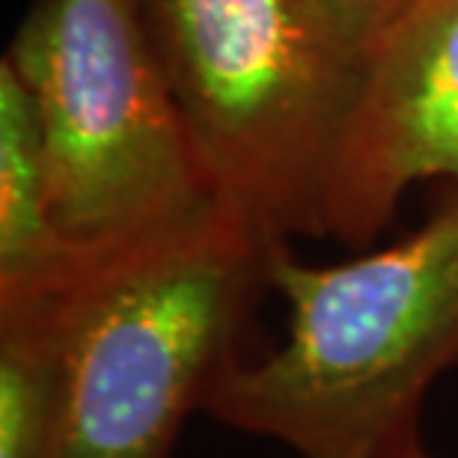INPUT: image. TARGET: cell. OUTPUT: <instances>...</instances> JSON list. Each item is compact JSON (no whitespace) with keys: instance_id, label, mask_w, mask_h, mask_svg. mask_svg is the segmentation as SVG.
<instances>
[{"instance_id":"obj_1","label":"cell","mask_w":458,"mask_h":458,"mask_svg":"<svg viewBox=\"0 0 458 458\" xmlns=\"http://www.w3.org/2000/svg\"><path fill=\"white\" fill-rule=\"evenodd\" d=\"M277 244L215 199L152 235L89 250L45 292L66 352L51 458H170L185 420L244 360Z\"/></svg>"},{"instance_id":"obj_2","label":"cell","mask_w":458,"mask_h":458,"mask_svg":"<svg viewBox=\"0 0 458 458\" xmlns=\"http://www.w3.org/2000/svg\"><path fill=\"white\" fill-rule=\"evenodd\" d=\"M286 340L238 360L206 405L217 423L301 458H348L417 432L426 393L458 369V194L381 250L336 265L274 247Z\"/></svg>"},{"instance_id":"obj_3","label":"cell","mask_w":458,"mask_h":458,"mask_svg":"<svg viewBox=\"0 0 458 458\" xmlns=\"http://www.w3.org/2000/svg\"><path fill=\"white\" fill-rule=\"evenodd\" d=\"M208 191L265 235L325 238V194L360 72L295 0H137Z\"/></svg>"},{"instance_id":"obj_4","label":"cell","mask_w":458,"mask_h":458,"mask_svg":"<svg viewBox=\"0 0 458 458\" xmlns=\"http://www.w3.org/2000/svg\"><path fill=\"white\" fill-rule=\"evenodd\" d=\"M30 89L51 208L105 250L215 203L137 0H33L6 51Z\"/></svg>"},{"instance_id":"obj_5","label":"cell","mask_w":458,"mask_h":458,"mask_svg":"<svg viewBox=\"0 0 458 458\" xmlns=\"http://www.w3.org/2000/svg\"><path fill=\"white\" fill-rule=\"evenodd\" d=\"M458 182V0H414L375 42L336 143L325 238L369 244L420 179Z\"/></svg>"},{"instance_id":"obj_6","label":"cell","mask_w":458,"mask_h":458,"mask_svg":"<svg viewBox=\"0 0 458 458\" xmlns=\"http://www.w3.org/2000/svg\"><path fill=\"white\" fill-rule=\"evenodd\" d=\"M89 256L60 229L51 208L45 140L30 89L0 63V301L63 286Z\"/></svg>"},{"instance_id":"obj_7","label":"cell","mask_w":458,"mask_h":458,"mask_svg":"<svg viewBox=\"0 0 458 458\" xmlns=\"http://www.w3.org/2000/svg\"><path fill=\"white\" fill-rule=\"evenodd\" d=\"M66 402V352L48 295L0 301V458H51Z\"/></svg>"},{"instance_id":"obj_8","label":"cell","mask_w":458,"mask_h":458,"mask_svg":"<svg viewBox=\"0 0 458 458\" xmlns=\"http://www.w3.org/2000/svg\"><path fill=\"white\" fill-rule=\"evenodd\" d=\"M316 36L343 63L360 72L375 42L414 0H295Z\"/></svg>"},{"instance_id":"obj_9","label":"cell","mask_w":458,"mask_h":458,"mask_svg":"<svg viewBox=\"0 0 458 458\" xmlns=\"http://www.w3.org/2000/svg\"><path fill=\"white\" fill-rule=\"evenodd\" d=\"M348 458H428L423 450V441H420V428L417 432H405V435H393L387 441L369 446L363 453H354Z\"/></svg>"}]
</instances>
